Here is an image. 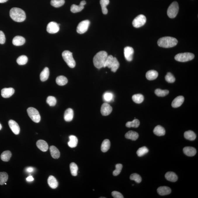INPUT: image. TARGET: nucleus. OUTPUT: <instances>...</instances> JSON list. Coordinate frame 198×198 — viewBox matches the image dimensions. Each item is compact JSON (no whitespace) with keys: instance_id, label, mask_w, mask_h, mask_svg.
<instances>
[{"instance_id":"nucleus-21","label":"nucleus","mask_w":198,"mask_h":198,"mask_svg":"<svg viewBox=\"0 0 198 198\" xmlns=\"http://www.w3.org/2000/svg\"><path fill=\"white\" fill-rule=\"evenodd\" d=\"M25 42V39L21 36H18L13 39V44L16 46H20L23 45Z\"/></svg>"},{"instance_id":"nucleus-3","label":"nucleus","mask_w":198,"mask_h":198,"mask_svg":"<svg viewBox=\"0 0 198 198\" xmlns=\"http://www.w3.org/2000/svg\"><path fill=\"white\" fill-rule=\"evenodd\" d=\"M178 43V41L176 38L170 37H162L157 41L159 46L165 48L174 47L177 45Z\"/></svg>"},{"instance_id":"nucleus-4","label":"nucleus","mask_w":198,"mask_h":198,"mask_svg":"<svg viewBox=\"0 0 198 198\" xmlns=\"http://www.w3.org/2000/svg\"><path fill=\"white\" fill-rule=\"evenodd\" d=\"M62 57L70 68H74L75 67L76 62L73 58L72 53L68 51H64L62 53Z\"/></svg>"},{"instance_id":"nucleus-1","label":"nucleus","mask_w":198,"mask_h":198,"mask_svg":"<svg viewBox=\"0 0 198 198\" xmlns=\"http://www.w3.org/2000/svg\"><path fill=\"white\" fill-rule=\"evenodd\" d=\"M107 56L108 54L105 51H100L93 58V64L95 67L98 69L104 67Z\"/></svg>"},{"instance_id":"nucleus-9","label":"nucleus","mask_w":198,"mask_h":198,"mask_svg":"<svg viewBox=\"0 0 198 198\" xmlns=\"http://www.w3.org/2000/svg\"><path fill=\"white\" fill-rule=\"evenodd\" d=\"M90 24V21L88 20H85L80 22L77 28V32L79 34H84L88 29Z\"/></svg>"},{"instance_id":"nucleus-41","label":"nucleus","mask_w":198,"mask_h":198,"mask_svg":"<svg viewBox=\"0 0 198 198\" xmlns=\"http://www.w3.org/2000/svg\"><path fill=\"white\" fill-rule=\"evenodd\" d=\"M120 64L119 63L118 60L116 57H114V61H113L112 64L110 69L111 71L113 72H115L117 70H118Z\"/></svg>"},{"instance_id":"nucleus-25","label":"nucleus","mask_w":198,"mask_h":198,"mask_svg":"<svg viewBox=\"0 0 198 198\" xmlns=\"http://www.w3.org/2000/svg\"><path fill=\"white\" fill-rule=\"evenodd\" d=\"M50 152L51 156L54 159H58L60 157V153L59 150L55 146H51L50 147Z\"/></svg>"},{"instance_id":"nucleus-6","label":"nucleus","mask_w":198,"mask_h":198,"mask_svg":"<svg viewBox=\"0 0 198 198\" xmlns=\"http://www.w3.org/2000/svg\"><path fill=\"white\" fill-rule=\"evenodd\" d=\"M194 58V55L193 53H179L176 55L175 60L181 62H185L193 59Z\"/></svg>"},{"instance_id":"nucleus-20","label":"nucleus","mask_w":198,"mask_h":198,"mask_svg":"<svg viewBox=\"0 0 198 198\" xmlns=\"http://www.w3.org/2000/svg\"><path fill=\"white\" fill-rule=\"evenodd\" d=\"M47 182H48V185L51 188L55 189L58 187V182L54 176H49L47 180Z\"/></svg>"},{"instance_id":"nucleus-39","label":"nucleus","mask_w":198,"mask_h":198,"mask_svg":"<svg viewBox=\"0 0 198 198\" xmlns=\"http://www.w3.org/2000/svg\"><path fill=\"white\" fill-rule=\"evenodd\" d=\"M65 2V0H51V5L55 8H59L62 6Z\"/></svg>"},{"instance_id":"nucleus-36","label":"nucleus","mask_w":198,"mask_h":198,"mask_svg":"<svg viewBox=\"0 0 198 198\" xmlns=\"http://www.w3.org/2000/svg\"><path fill=\"white\" fill-rule=\"evenodd\" d=\"M140 125V122L138 120L135 119L132 121L127 122L126 124V127L128 128H138Z\"/></svg>"},{"instance_id":"nucleus-18","label":"nucleus","mask_w":198,"mask_h":198,"mask_svg":"<svg viewBox=\"0 0 198 198\" xmlns=\"http://www.w3.org/2000/svg\"><path fill=\"white\" fill-rule=\"evenodd\" d=\"M37 146L40 150L44 152H46L48 149V144L43 140H38L37 143Z\"/></svg>"},{"instance_id":"nucleus-10","label":"nucleus","mask_w":198,"mask_h":198,"mask_svg":"<svg viewBox=\"0 0 198 198\" xmlns=\"http://www.w3.org/2000/svg\"><path fill=\"white\" fill-rule=\"evenodd\" d=\"M60 30L58 24L55 22H51L48 24L47 27V31L50 34H55Z\"/></svg>"},{"instance_id":"nucleus-49","label":"nucleus","mask_w":198,"mask_h":198,"mask_svg":"<svg viewBox=\"0 0 198 198\" xmlns=\"http://www.w3.org/2000/svg\"><path fill=\"white\" fill-rule=\"evenodd\" d=\"M165 79L168 82L173 83L174 82L176 79L173 74L170 72L168 73L167 75L165 77Z\"/></svg>"},{"instance_id":"nucleus-38","label":"nucleus","mask_w":198,"mask_h":198,"mask_svg":"<svg viewBox=\"0 0 198 198\" xmlns=\"http://www.w3.org/2000/svg\"><path fill=\"white\" fill-rule=\"evenodd\" d=\"M8 173L6 172H1L0 173V185H2L5 184L8 181Z\"/></svg>"},{"instance_id":"nucleus-42","label":"nucleus","mask_w":198,"mask_h":198,"mask_svg":"<svg viewBox=\"0 0 198 198\" xmlns=\"http://www.w3.org/2000/svg\"><path fill=\"white\" fill-rule=\"evenodd\" d=\"M149 152V150L146 146H143L139 148L137 152V155L139 157H142V156L145 155V154H147Z\"/></svg>"},{"instance_id":"nucleus-8","label":"nucleus","mask_w":198,"mask_h":198,"mask_svg":"<svg viewBox=\"0 0 198 198\" xmlns=\"http://www.w3.org/2000/svg\"><path fill=\"white\" fill-rule=\"evenodd\" d=\"M146 18L143 14L137 16L133 22V25L135 28H138L143 26L145 24Z\"/></svg>"},{"instance_id":"nucleus-43","label":"nucleus","mask_w":198,"mask_h":198,"mask_svg":"<svg viewBox=\"0 0 198 198\" xmlns=\"http://www.w3.org/2000/svg\"><path fill=\"white\" fill-rule=\"evenodd\" d=\"M169 91L168 90H162L157 89L155 91V94L158 97H165L169 94Z\"/></svg>"},{"instance_id":"nucleus-30","label":"nucleus","mask_w":198,"mask_h":198,"mask_svg":"<svg viewBox=\"0 0 198 198\" xmlns=\"http://www.w3.org/2000/svg\"><path fill=\"white\" fill-rule=\"evenodd\" d=\"M110 140L108 139L104 140L102 143L101 146V150L103 152H106L110 149Z\"/></svg>"},{"instance_id":"nucleus-55","label":"nucleus","mask_w":198,"mask_h":198,"mask_svg":"<svg viewBox=\"0 0 198 198\" xmlns=\"http://www.w3.org/2000/svg\"><path fill=\"white\" fill-rule=\"evenodd\" d=\"M2 128V126L1 125V123H0V130H1V129Z\"/></svg>"},{"instance_id":"nucleus-2","label":"nucleus","mask_w":198,"mask_h":198,"mask_svg":"<svg viewBox=\"0 0 198 198\" xmlns=\"http://www.w3.org/2000/svg\"><path fill=\"white\" fill-rule=\"evenodd\" d=\"M10 15L13 20L17 22H22L26 19V14L23 10L18 8H11Z\"/></svg>"},{"instance_id":"nucleus-44","label":"nucleus","mask_w":198,"mask_h":198,"mask_svg":"<svg viewBox=\"0 0 198 198\" xmlns=\"http://www.w3.org/2000/svg\"><path fill=\"white\" fill-rule=\"evenodd\" d=\"M114 57L112 55H108L105 62V63L104 68L107 67L109 68H110L112 64L113 61H114Z\"/></svg>"},{"instance_id":"nucleus-52","label":"nucleus","mask_w":198,"mask_h":198,"mask_svg":"<svg viewBox=\"0 0 198 198\" xmlns=\"http://www.w3.org/2000/svg\"><path fill=\"white\" fill-rule=\"evenodd\" d=\"M26 180L27 181L32 182L34 180V178L32 177V176H29L27 178Z\"/></svg>"},{"instance_id":"nucleus-16","label":"nucleus","mask_w":198,"mask_h":198,"mask_svg":"<svg viewBox=\"0 0 198 198\" xmlns=\"http://www.w3.org/2000/svg\"><path fill=\"white\" fill-rule=\"evenodd\" d=\"M184 101V97L183 96H179L176 97L173 100L172 103V107L174 108L180 107L183 104Z\"/></svg>"},{"instance_id":"nucleus-51","label":"nucleus","mask_w":198,"mask_h":198,"mask_svg":"<svg viewBox=\"0 0 198 198\" xmlns=\"http://www.w3.org/2000/svg\"><path fill=\"white\" fill-rule=\"evenodd\" d=\"M5 41L6 38L5 34L2 31H0V44H5Z\"/></svg>"},{"instance_id":"nucleus-53","label":"nucleus","mask_w":198,"mask_h":198,"mask_svg":"<svg viewBox=\"0 0 198 198\" xmlns=\"http://www.w3.org/2000/svg\"><path fill=\"white\" fill-rule=\"evenodd\" d=\"M26 170L27 172H28V173H32V172L34 171V169L32 167H28L27 168Z\"/></svg>"},{"instance_id":"nucleus-7","label":"nucleus","mask_w":198,"mask_h":198,"mask_svg":"<svg viewBox=\"0 0 198 198\" xmlns=\"http://www.w3.org/2000/svg\"><path fill=\"white\" fill-rule=\"evenodd\" d=\"M179 7L178 2L175 1L172 3L167 10V15L169 18H176L178 13Z\"/></svg>"},{"instance_id":"nucleus-47","label":"nucleus","mask_w":198,"mask_h":198,"mask_svg":"<svg viewBox=\"0 0 198 198\" xmlns=\"http://www.w3.org/2000/svg\"><path fill=\"white\" fill-rule=\"evenodd\" d=\"M131 180L135 181L137 183H140L142 181V178L140 175L136 173H134L131 175Z\"/></svg>"},{"instance_id":"nucleus-54","label":"nucleus","mask_w":198,"mask_h":198,"mask_svg":"<svg viewBox=\"0 0 198 198\" xmlns=\"http://www.w3.org/2000/svg\"><path fill=\"white\" fill-rule=\"evenodd\" d=\"M8 0H0V3H4L6 2Z\"/></svg>"},{"instance_id":"nucleus-28","label":"nucleus","mask_w":198,"mask_h":198,"mask_svg":"<svg viewBox=\"0 0 198 198\" xmlns=\"http://www.w3.org/2000/svg\"><path fill=\"white\" fill-rule=\"evenodd\" d=\"M165 178L168 180L172 182H176L178 179L176 173L172 172H167L165 175Z\"/></svg>"},{"instance_id":"nucleus-14","label":"nucleus","mask_w":198,"mask_h":198,"mask_svg":"<svg viewBox=\"0 0 198 198\" xmlns=\"http://www.w3.org/2000/svg\"><path fill=\"white\" fill-rule=\"evenodd\" d=\"M86 4V1H83L80 2V5H74V4L72 5L71 6V12L73 13L80 12L84 9V6Z\"/></svg>"},{"instance_id":"nucleus-40","label":"nucleus","mask_w":198,"mask_h":198,"mask_svg":"<svg viewBox=\"0 0 198 198\" xmlns=\"http://www.w3.org/2000/svg\"><path fill=\"white\" fill-rule=\"evenodd\" d=\"M28 60V57L26 56L22 55L18 57L17 60V62L19 65H24L27 64Z\"/></svg>"},{"instance_id":"nucleus-12","label":"nucleus","mask_w":198,"mask_h":198,"mask_svg":"<svg viewBox=\"0 0 198 198\" xmlns=\"http://www.w3.org/2000/svg\"><path fill=\"white\" fill-rule=\"evenodd\" d=\"M112 111V107L110 104L104 103L101 106V112L103 116H107L110 114Z\"/></svg>"},{"instance_id":"nucleus-26","label":"nucleus","mask_w":198,"mask_h":198,"mask_svg":"<svg viewBox=\"0 0 198 198\" xmlns=\"http://www.w3.org/2000/svg\"><path fill=\"white\" fill-rule=\"evenodd\" d=\"M153 133L154 134L157 136H163L166 134V131L164 128L161 126L158 125L155 127L153 130Z\"/></svg>"},{"instance_id":"nucleus-50","label":"nucleus","mask_w":198,"mask_h":198,"mask_svg":"<svg viewBox=\"0 0 198 198\" xmlns=\"http://www.w3.org/2000/svg\"><path fill=\"white\" fill-rule=\"evenodd\" d=\"M112 196L114 198H123L124 197L120 192L117 191H113L112 193Z\"/></svg>"},{"instance_id":"nucleus-46","label":"nucleus","mask_w":198,"mask_h":198,"mask_svg":"<svg viewBox=\"0 0 198 198\" xmlns=\"http://www.w3.org/2000/svg\"><path fill=\"white\" fill-rule=\"evenodd\" d=\"M103 98L105 101L107 102H110L113 100V95L111 93L106 92L103 95Z\"/></svg>"},{"instance_id":"nucleus-24","label":"nucleus","mask_w":198,"mask_h":198,"mask_svg":"<svg viewBox=\"0 0 198 198\" xmlns=\"http://www.w3.org/2000/svg\"><path fill=\"white\" fill-rule=\"evenodd\" d=\"M125 137L128 139H130L133 140H137L139 137V134L137 132L130 131L126 133L125 134Z\"/></svg>"},{"instance_id":"nucleus-45","label":"nucleus","mask_w":198,"mask_h":198,"mask_svg":"<svg viewBox=\"0 0 198 198\" xmlns=\"http://www.w3.org/2000/svg\"><path fill=\"white\" fill-rule=\"evenodd\" d=\"M46 102L51 107H53L56 104V99L53 96H48Z\"/></svg>"},{"instance_id":"nucleus-13","label":"nucleus","mask_w":198,"mask_h":198,"mask_svg":"<svg viewBox=\"0 0 198 198\" xmlns=\"http://www.w3.org/2000/svg\"><path fill=\"white\" fill-rule=\"evenodd\" d=\"M8 125L13 133L15 135H18L20 132V128L18 123L13 120L8 121Z\"/></svg>"},{"instance_id":"nucleus-32","label":"nucleus","mask_w":198,"mask_h":198,"mask_svg":"<svg viewBox=\"0 0 198 198\" xmlns=\"http://www.w3.org/2000/svg\"><path fill=\"white\" fill-rule=\"evenodd\" d=\"M184 135L185 138L190 140H194L196 138V134L194 132L191 130L185 132Z\"/></svg>"},{"instance_id":"nucleus-34","label":"nucleus","mask_w":198,"mask_h":198,"mask_svg":"<svg viewBox=\"0 0 198 198\" xmlns=\"http://www.w3.org/2000/svg\"><path fill=\"white\" fill-rule=\"evenodd\" d=\"M11 153L9 150L4 151L1 155V160L4 161H8L11 157Z\"/></svg>"},{"instance_id":"nucleus-31","label":"nucleus","mask_w":198,"mask_h":198,"mask_svg":"<svg viewBox=\"0 0 198 198\" xmlns=\"http://www.w3.org/2000/svg\"><path fill=\"white\" fill-rule=\"evenodd\" d=\"M56 82L58 85L62 86L67 84L68 83V80L64 76H60L57 77Z\"/></svg>"},{"instance_id":"nucleus-19","label":"nucleus","mask_w":198,"mask_h":198,"mask_svg":"<svg viewBox=\"0 0 198 198\" xmlns=\"http://www.w3.org/2000/svg\"><path fill=\"white\" fill-rule=\"evenodd\" d=\"M157 191L161 196H165L170 194L171 193V189L167 186H161L157 189Z\"/></svg>"},{"instance_id":"nucleus-22","label":"nucleus","mask_w":198,"mask_h":198,"mask_svg":"<svg viewBox=\"0 0 198 198\" xmlns=\"http://www.w3.org/2000/svg\"><path fill=\"white\" fill-rule=\"evenodd\" d=\"M183 152L188 156H193L196 155V150L195 148L192 147H186L183 149Z\"/></svg>"},{"instance_id":"nucleus-27","label":"nucleus","mask_w":198,"mask_h":198,"mask_svg":"<svg viewBox=\"0 0 198 198\" xmlns=\"http://www.w3.org/2000/svg\"><path fill=\"white\" fill-rule=\"evenodd\" d=\"M49 70L48 68L46 67L40 74V79L42 81H46L48 79L49 76Z\"/></svg>"},{"instance_id":"nucleus-11","label":"nucleus","mask_w":198,"mask_h":198,"mask_svg":"<svg viewBox=\"0 0 198 198\" xmlns=\"http://www.w3.org/2000/svg\"><path fill=\"white\" fill-rule=\"evenodd\" d=\"M134 50L132 47L127 46L124 49V55L126 60L128 61H131L133 59Z\"/></svg>"},{"instance_id":"nucleus-33","label":"nucleus","mask_w":198,"mask_h":198,"mask_svg":"<svg viewBox=\"0 0 198 198\" xmlns=\"http://www.w3.org/2000/svg\"><path fill=\"white\" fill-rule=\"evenodd\" d=\"M109 3H110L109 0H100V4L101 6L102 11L104 14H107L108 12L107 6L109 5Z\"/></svg>"},{"instance_id":"nucleus-35","label":"nucleus","mask_w":198,"mask_h":198,"mask_svg":"<svg viewBox=\"0 0 198 198\" xmlns=\"http://www.w3.org/2000/svg\"><path fill=\"white\" fill-rule=\"evenodd\" d=\"M132 99L134 103L137 104H140L143 103L144 100V97L141 94H137L133 96Z\"/></svg>"},{"instance_id":"nucleus-5","label":"nucleus","mask_w":198,"mask_h":198,"mask_svg":"<svg viewBox=\"0 0 198 198\" xmlns=\"http://www.w3.org/2000/svg\"><path fill=\"white\" fill-rule=\"evenodd\" d=\"M27 112L30 118L34 122L38 123L41 121V116L37 109L34 107H29L27 109Z\"/></svg>"},{"instance_id":"nucleus-29","label":"nucleus","mask_w":198,"mask_h":198,"mask_svg":"<svg viewBox=\"0 0 198 198\" xmlns=\"http://www.w3.org/2000/svg\"><path fill=\"white\" fill-rule=\"evenodd\" d=\"M70 141L68 143V146L71 148L75 147L78 143V139L75 136L72 135L69 137Z\"/></svg>"},{"instance_id":"nucleus-23","label":"nucleus","mask_w":198,"mask_h":198,"mask_svg":"<svg viewBox=\"0 0 198 198\" xmlns=\"http://www.w3.org/2000/svg\"><path fill=\"white\" fill-rule=\"evenodd\" d=\"M158 76L157 72L154 70H150L146 73V77L147 79L152 80L155 79Z\"/></svg>"},{"instance_id":"nucleus-17","label":"nucleus","mask_w":198,"mask_h":198,"mask_svg":"<svg viewBox=\"0 0 198 198\" xmlns=\"http://www.w3.org/2000/svg\"><path fill=\"white\" fill-rule=\"evenodd\" d=\"M74 113L72 109L68 108L65 110L64 114V119L65 121L70 122L73 120Z\"/></svg>"},{"instance_id":"nucleus-48","label":"nucleus","mask_w":198,"mask_h":198,"mask_svg":"<svg viewBox=\"0 0 198 198\" xmlns=\"http://www.w3.org/2000/svg\"><path fill=\"white\" fill-rule=\"evenodd\" d=\"M116 169L113 172V176H118L121 173L122 169L123 168V165L121 164H118L116 165Z\"/></svg>"},{"instance_id":"nucleus-37","label":"nucleus","mask_w":198,"mask_h":198,"mask_svg":"<svg viewBox=\"0 0 198 198\" xmlns=\"http://www.w3.org/2000/svg\"><path fill=\"white\" fill-rule=\"evenodd\" d=\"M70 169L72 175L74 176H76L77 175V171L78 167L76 164L72 163L70 164Z\"/></svg>"},{"instance_id":"nucleus-15","label":"nucleus","mask_w":198,"mask_h":198,"mask_svg":"<svg viewBox=\"0 0 198 198\" xmlns=\"http://www.w3.org/2000/svg\"><path fill=\"white\" fill-rule=\"evenodd\" d=\"M14 92L13 88H4L1 90V95L4 98H8L14 94Z\"/></svg>"}]
</instances>
